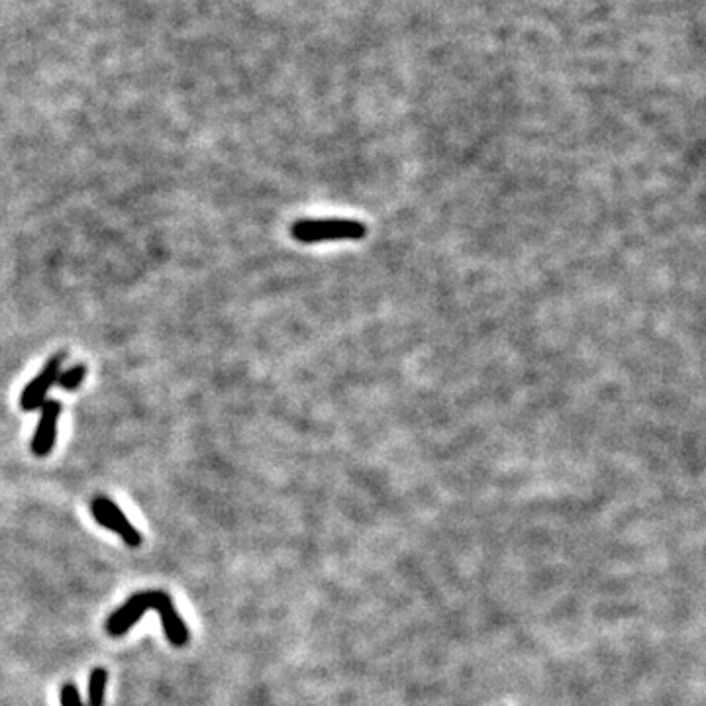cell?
<instances>
[{
    "instance_id": "cell-1",
    "label": "cell",
    "mask_w": 706,
    "mask_h": 706,
    "mask_svg": "<svg viewBox=\"0 0 706 706\" xmlns=\"http://www.w3.org/2000/svg\"><path fill=\"white\" fill-rule=\"evenodd\" d=\"M147 610L159 612L165 637L171 646L185 647L189 644L190 632L183 618L179 617L173 600L163 590H142V593L132 595L116 612L110 614V618L107 620V632L112 637L124 636Z\"/></svg>"
},
{
    "instance_id": "cell-2",
    "label": "cell",
    "mask_w": 706,
    "mask_h": 706,
    "mask_svg": "<svg viewBox=\"0 0 706 706\" xmlns=\"http://www.w3.org/2000/svg\"><path fill=\"white\" fill-rule=\"evenodd\" d=\"M291 236L304 246L358 242L367 236V226L351 218H302L291 226Z\"/></svg>"
},
{
    "instance_id": "cell-3",
    "label": "cell",
    "mask_w": 706,
    "mask_h": 706,
    "mask_svg": "<svg viewBox=\"0 0 706 706\" xmlns=\"http://www.w3.org/2000/svg\"><path fill=\"white\" fill-rule=\"evenodd\" d=\"M63 353H57V356L50 358L36 377L24 386V391L20 395V408L24 410V413H33V410L42 408V404L48 401V393L51 391V386L57 385V377H60L63 369Z\"/></svg>"
},
{
    "instance_id": "cell-4",
    "label": "cell",
    "mask_w": 706,
    "mask_h": 706,
    "mask_svg": "<svg viewBox=\"0 0 706 706\" xmlns=\"http://www.w3.org/2000/svg\"><path fill=\"white\" fill-rule=\"evenodd\" d=\"M90 515L100 524L112 532H116L118 536L126 542L130 548H138L142 545V534L135 530L134 524L126 518V515L112 503L107 497H95L90 500Z\"/></svg>"
},
{
    "instance_id": "cell-5",
    "label": "cell",
    "mask_w": 706,
    "mask_h": 706,
    "mask_svg": "<svg viewBox=\"0 0 706 706\" xmlns=\"http://www.w3.org/2000/svg\"><path fill=\"white\" fill-rule=\"evenodd\" d=\"M61 410L63 408L60 401H45L42 404L38 426L36 432H33V438L30 443V450L36 458H48V455L53 451Z\"/></svg>"
},
{
    "instance_id": "cell-6",
    "label": "cell",
    "mask_w": 706,
    "mask_h": 706,
    "mask_svg": "<svg viewBox=\"0 0 706 706\" xmlns=\"http://www.w3.org/2000/svg\"><path fill=\"white\" fill-rule=\"evenodd\" d=\"M108 673L102 667L90 671L88 677V706H102L105 704V689H107Z\"/></svg>"
},
{
    "instance_id": "cell-7",
    "label": "cell",
    "mask_w": 706,
    "mask_h": 706,
    "mask_svg": "<svg viewBox=\"0 0 706 706\" xmlns=\"http://www.w3.org/2000/svg\"><path fill=\"white\" fill-rule=\"evenodd\" d=\"M85 377H87V367L83 366V363H79V366H73V367L60 373V377H57V386H61L63 391L71 393V391H77L79 386L83 385Z\"/></svg>"
},
{
    "instance_id": "cell-8",
    "label": "cell",
    "mask_w": 706,
    "mask_h": 706,
    "mask_svg": "<svg viewBox=\"0 0 706 706\" xmlns=\"http://www.w3.org/2000/svg\"><path fill=\"white\" fill-rule=\"evenodd\" d=\"M60 701H61V706H85L81 694H79L73 683H67V685L61 687Z\"/></svg>"
}]
</instances>
